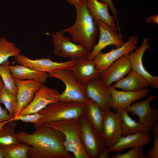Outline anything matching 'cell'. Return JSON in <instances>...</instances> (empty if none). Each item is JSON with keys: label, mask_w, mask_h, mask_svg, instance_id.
Returning a JSON list of instances; mask_svg holds the SVG:
<instances>
[{"label": "cell", "mask_w": 158, "mask_h": 158, "mask_svg": "<svg viewBox=\"0 0 158 158\" xmlns=\"http://www.w3.org/2000/svg\"><path fill=\"white\" fill-rule=\"evenodd\" d=\"M21 142L2 149L4 158H28L30 146Z\"/></svg>", "instance_id": "28"}, {"label": "cell", "mask_w": 158, "mask_h": 158, "mask_svg": "<svg viewBox=\"0 0 158 158\" xmlns=\"http://www.w3.org/2000/svg\"><path fill=\"white\" fill-rule=\"evenodd\" d=\"M10 61L8 60L0 65V75L3 81L4 87L11 92L17 95V88L14 79L9 68Z\"/></svg>", "instance_id": "29"}, {"label": "cell", "mask_w": 158, "mask_h": 158, "mask_svg": "<svg viewBox=\"0 0 158 158\" xmlns=\"http://www.w3.org/2000/svg\"><path fill=\"white\" fill-rule=\"evenodd\" d=\"M129 54L123 56L99 73V78L105 86L121 80L131 71Z\"/></svg>", "instance_id": "14"}, {"label": "cell", "mask_w": 158, "mask_h": 158, "mask_svg": "<svg viewBox=\"0 0 158 158\" xmlns=\"http://www.w3.org/2000/svg\"><path fill=\"white\" fill-rule=\"evenodd\" d=\"M112 98L111 108L114 111L126 109L135 101L145 97L150 91L146 88L136 91L119 90L111 85L107 87Z\"/></svg>", "instance_id": "18"}, {"label": "cell", "mask_w": 158, "mask_h": 158, "mask_svg": "<svg viewBox=\"0 0 158 158\" xmlns=\"http://www.w3.org/2000/svg\"><path fill=\"white\" fill-rule=\"evenodd\" d=\"M9 68L12 76L16 79L35 80L44 84L48 77L47 73L40 71L20 64L15 65L10 64Z\"/></svg>", "instance_id": "24"}, {"label": "cell", "mask_w": 158, "mask_h": 158, "mask_svg": "<svg viewBox=\"0 0 158 158\" xmlns=\"http://www.w3.org/2000/svg\"><path fill=\"white\" fill-rule=\"evenodd\" d=\"M70 70L84 85L99 77V73L93 60H88L86 57L75 59Z\"/></svg>", "instance_id": "19"}, {"label": "cell", "mask_w": 158, "mask_h": 158, "mask_svg": "<svg viewBox=\"0 0 158 158\" xmlns=\"http://www.w3.org/2000/svg\"><path fill=\"white\" fill-rule=\"evenodd\" d=\"M117 111L120 113L121 116L122 136L137 133H150L152 131V127L142 124L133 119L126 109Z\"/></svg>", "instance_id": "23"}, {"label": "cell", "mask_w": 158, "mask_h": 158, "mask_svg": "<svg viewBox=\"0 0 158 158\" xmlns=\"http://www.w3.org/2000/svg\"><path fill=\"white\" fill-rule=\"evenodd\" d=\"M79 119L52 122L45 125L63 134L65 138L64 146L75 158H89L81 142Z\"/></svg>", "instance_id": "4"}, {"label": "cell", "mask_w": 158, "mask_h": 158, "mask_svg": "<svg viewBox=\"0 0 158 158\" xmlns=\"http://www.w3.org/2000/svg\"><path fill=\"white\" fill-rule=\"evenodd\" d=\"M150 38H145L140 46L129 54L131 70L136 72L144 78L154 88H158V76H153L145 68L143 64L142 58L145 52L151 47Z\"/></svg>", "instance_id": "13"}, {"label": "cell", "mask_w": 158, "mask_h": 158, "mask_svg": "<svg viewBox=\"0 0 158 158\" xmlns=\"http://www.w3.org/2000/svg\"><path fill=\"white\" fill-rule=\"evenodd\" d=\"M154 135L158 136V123H157L153 126L152 128Z\"/></svg>", "instance_id": "38"}, {"label": "cell", "mask_w": 158, "mask_h": 158, "mask_svg": "<svg viewBox=\"0 0 158 158\" xmlns=\"http://www.w3.org/2000/svg\"><path fill=\"white\" fill-rule=\"evenodd\" d=\"M13 120L0 130V148L4 149L21 142L17 137L15 129L17 124Z\"/></svg>", "instance_id": "26"}, {"label": "cell", "mask_w": 158, "mask_h": 158, "mask_svg": "<svg viewBox=\"0 0 158 158\" xmlns=\"http://www.w3.org/2000/svg\"><path fill=\"white\" fill-rule=\"evenodd\" d=\"M73 5L76 12L75 22L62 31L69 35L73 42L84 46L90 52L96 44L97 24L87 8L86 0H78Z\"/></svg>", "instance_id": "2"}, {"label": "cell", "mask_w": 158, "mask_h": 158, "mask_svg": "<svg viewBox=\"0 0 158 158\" xmlns=\"http://www.w3.org/2000/svg\"><path fill=\"white\" fill-rule=\"evenodd\" d=\"M87 8L96 23L101 21L109 25L116 27L114 16L110 14L108 6L98 0H86Z\"/></svg>", "instance_id": "21"}, {"label": "cell", "mask_w": 158, "mask_h": 158, "mask_svg": "<svg viewBox=\"0 0 158 158\" xmlns=\"http://www.w3.org/2000/svg\"><path fill=\"white\" fill-rule=\"evenodd\" d=\"M67 2L73 5L78 0H67Z\"/></svg>", "instance_id": "41"}, {"label": "cell", "mask_w": 158, "mask_h": 158, "mask_svg": "<svg viewBox=\"0 0 158 158\" xmlns=\"http://www.w3.org/2000/svg\"><path fill=\"white\" fill-rule=\"evenodd\" d=\"M47 74L48 77L57 79L65 85L64 90L60 94L59 100L78 102L85 104L90 100L87 95L85 85L71 70L62 69Z\"/></svg>", "instance_id": "5"}, {"label": "cell", "mask_w": 158, "mask_h": 158, "mask_svg": "<svg viewBox=\"0 0 158 158\" xmlns=\"http://www.w3.org/2000/svg\"><path fill=\"white\" fill-rule=\"evenodd\" d=\"M86 107V104L82 102L59 100L47 106L38 112L42 116L34 125L78 119L85 113Z\"/></svg>", "instance_id": "3"}, {"label": "cell", "mask_w": 158, "mask_h": 158, "mask_svg": "<svg viewBox=\"0 0 158 158\" xmlns=\"http://www.w3.org/2000/svg\"><path fill=\"white\" fill-rule=\"evenodd\" d=\"M110 153L108 148L106 147L102 152L98 158H109Z\"/></svg>", "instance_id": "37"}, {"label": "cell", "mask_w": 158, "mask_h": 158, "mask_svg": "<svg viewBox=\"0 0 158 158\" xmlns=\"http://www.w3.org/2000/svg\"><path fill=\"white\" fill-rule=\"evenodd\" d=\"M60 94L56 89L44 84L36 92L31 102L20 111L18 115L39 112L47 106L59 101Z\"/></svg>", "instance_id": "12"}, {"label": "cell", "mask_w": 158, "mask_h": 158, "mask_svg": "<svg viewBox=\"0 0 158 158\" xmlns=\"http://www.w3.org/2000/svg\"><path fill=\"white\" fill-rule=\"evenodd\" d=\"M142 147H137L132 148L124 154L120 152H117L111 156L112 158H148L147 156L143 153Z\"/></svg>", "instance_id": "31"}, {"label": "cell", "mask_w": 158, "mask_h": 158, "mask_svg": "<svg viewBox=\"0 0 158 158\" xmlns=\"http://www.w3.org/2000/svg\"><path fill=\"white\" fill-rule=\"evenodd\" d=\"M100 1L107 4L108 6L109 7L113 15L115 17L117 26H119V25L118 21L117 10L112 0H100Z\"/></svg>", "instance_id": "34"}, {"label": "cell", "mask_w": 158, "mask_h": 158, "mask_svg": "<svg viewBox=\"0 0 158 158\" xmlns=\"http://www.w3.org/2000/svg\"><path fill=\"white\" fill-rule=\"evenodd\" d=\"M79 119L81 141L85 152L89 158H98L102 150L107 147L104 140L84 114Z\"/></svg>", "instance_id": "6"}, {"label": "cell", "mask_w": 158, "mask_h": 158, "mask_svg": "<svg viewBox=\"0 0 158 158\" xmlns=\"http://www.w3.org/2000/svg\"><path fill=\"white\" fill-rule=\"evenodd\" d=\"M127 76L116 82L111 86L115 88L122 90L136 91L147 88L150 86L144 78L135 71L131 70Z\"/></svg>", "instance_id": "22"}, {"label": "cell", "mask_w": 158, "mask_h": 158, "mask_svg": "<svg viewBox=\"0 0 158 158\" xmlns=\"http://www.w3.org/2000/svg\"><path fill=\"white\" fill-rule=\"evenodd\" d=\"M46 34L52 37L54 46L53 52L59 57L76 59L86 57L89 53L84 46L73 42L71 39L65 36L62 31L53 34L46 32Z\"/></svg>", "instance_id": "7"}, {"label": "cell", "mask_w": 158, "mask_h": 158, "mask_svg": "<svg viewBox=\"0 0 158 158\" xmlns=\"http://www.w3.org/2000/svg\"><path fill=\"white\" fill-rule=\"evenodd\" d=\"M96 24L99 30V38L97 43L95 44L87 56L86 58L89 60H92L98 53L109 46L114 45L117 47L125 42L116 27L111 26L100 21Z\"/></svg>", "instance_id": "9"}, {"label": "cell", "mask_w": 158, "mask_h": 158, "mask_svg": "<svg viewBox=\"0 0 158 158\" xmlns=\"http://www.w3.org/2000/svg\"><path fill=\"white\" fill-rule=\"evenodd\" d=\"M19 64L42 72L51 73L62 69L71 70L75 59L63 62L52 61L49 58L31 59L21 53L14 57Z\"/></svg>", "instance_id": "10"}, {"label": "cell", "mask_w": 158, "mask_h": 158, "mask_svg": "<svg viewBox=\"0 0 158 158\" xmlns=\"http://www.w3.org/2000/svg\"><path fill=\"white\" fill-rule=\"evenodd\" d=\"M154 140L153 147L148 152V158H158V136L154 135Z\"/></svg>", "instance_id": "33"}, {"label": "cell", "mask_w": 158, "mask_h": 158, "mask_svg": "<svg viewBox=\"0 0 158 158\" xmlns=\"http://www.w3.org/2000/svg\"><path fill=\"white\" fill-rule=\"evenodd\" d=\"M42 115L39 112L23 115H18L13 117L14 120H20L25 123L36 124L42 118Z\"/></svg>", "instance_id": "32"}, {"label": "cell", "mask_w": 158, "mask_h": 158, "mask_svg": "<svg viewBox=\"0 0 158 158\" xmlns=\"http://www.w3.org/2000/svg\"><path fill=\"white\" fill-rule=\"evenodd\" d=\"M17 102V95L4 87L0 91V103L4 105L9 115L13 117Z\"/></svg>", "instance_id": "30"}, {"label": "cell", "mask_w": 158, "mask_h": 158, "mask_svg": "<svg viewBox=\"0 0 158 158\" xmlns=\"http://www.w3.org/2000/svg\"><path fill=\"white\" fill-rule=\"evenodd\" d=\"M21 50L13 42L6 38H0V65L12 57H15L21 53Z\"/></svg>", "instance_id": "27"}, {"label": "cell", "mask_w": 158, "mask_h": 158, "mask_svg": "<svg viewBox=\"0 0 158 158\" xmlns=\"http://www.w3.org/2000/svg\"><path fill=\"white\" fill-rule=\"evenodd\" d=\"M4 87V84L0 75V91Z\"/></svg>", "instance_id": "40"}, {"label": "cell", "mask_w": 158, "mask_h": 158, "mask_svg": "<svg viewBox=\"0 0 158 158\" xmlns=\"http://www.w3.org/2000/svg\"><path fill=\"white\" fill-rule=\"evenodd\" d=\"M34 127L32 133L24 131L16 133L21 142L30 146L28 158L74 157L64 146L65 138L63 133L45 124L34 125Z\"/></svg>", "instance_id": "1"}, {"label": "cell", "mask_w": 158, "mask_h": 158, "mask_svg": "<svg viewBox=\"0 0 158 158\" xmlns=\"http://www.w3.org/2000/svg\"><path fill=\"white\" fill-rule=\"evenodd\" d=\"M12 118L8 114V111L2 109L0 104V122L9 120Z\"/></svg>", "instance_id": "35"}, {"label": "cell", "mask_w": 158, "mask_h": 158, "mask_svg": "<svg viewBox=\"0 0 158 158\" xmlns=\"http://www.w3.org/2000/svg\"><path fill=\"white\" fill-rule=\"evenodd\" d=\"M14 120L13 118L7 121H5L0 122V130L3 127V126L8 123L9 122L11 121L12 120Z\"/></svg>", "instance_id": "39"}, {"label": "cell", "mask_w": 158, "mask_h": 158, "mask_svg": "<svg viewBox=\"0 0 158 158\" xmlns=\"http://www.w3.org/2000/svg\"><path fill=\"white\" fill-rule=\"evenodd\" d=\"M138 37L134 35L129 36L127 41L121 46L113 49L105 53L101 51L92 59L99 73L107 68L112 63L123 56L128 54L137 48Z\"/></svg>", "instance_id": "8"}, {"label": "cell", "mask_w": 158, "mask_h": 158, "mask_svg": "<svg viewBox=\"0 0 158 158\" xmlns=\"http://www.w3.org/2000/svg\"><path fill=\"white\" fill-rule=\"evenodd\" d=\"M146 22L147 23H154L158 24V15H152L146 19Z\"/></svg>", "instance_id": "36"}, {"label": "cell", "mask_w": 158, "mask_h": 158, "mask_svg": "<svg viewBox=\"0 0 158 158\" xmlns=\"http://www.w3.org/2000/svg\"><path fill=\"white\" fill-rule=\"evenodd\" d=\"M85 86L88 97L97 103L104 111L111 109V94L99 77L89 81Z\"/></svg>", "instance_id": "17"}, {"label": "cell", "mask_w": 158, "mask_h": 158, "mask_svg": "<svg viewBox=\"0 0 158 158\" xmlns=\"http://www.w3.org/2000/svg\"><path fill=\"white\" fill-rule=\"evenodd\" d=\"M0 158H4L3 150L0 148Z\"/></svg>", "instance_id": "42"}, {"label": "cell", "mask_w": 158, "mask_h": 158, "mask_svg": "<svg viewBox=\"0 0 158 158\" xmlns=\"http://www.w3.org/2000/svg\"><path fill=\"white\" fill-rule=\"evenodd\" d=\"M14 80L18 90L17 104L13 117L18 115L20 111L31 102L36 92L44 84L35 80Z\"/></svg>", "instance_id": "15"}, {"label": "cell", "mask_w": 158, "mask_h": 158, "mask_svg": "<svg viewBox=\"0 0 158 158\" xmlns=\"http://www.w3.org/2000/svg\"><path fill=\"white\" fill-rule=\"evenodd\" d=\"M84 114L97 133L101 136L104 119V111L96 102L90 99L86 104Z\"/></svg>", "instance_id": "25"}, {"label": "cell", "mask_w": 158, "mask_h": 158, "mask_svg": "<svg viewBox=\"0 0 158 158\" xmlns=\"http://www.w3.org/2000/svg\"><path fill=\"white\" fill-rule=\"evenodd\" d=\"M121 121L118 111L109 109L104 111V119L101 136L107 147L110 148L122 136Z\"/></svg>", "instance_id": "11"}, {"label": "cell", "mask_w": 158, "mask_h": 158, "mask_svg": "<svg viewBox=\"0 0 158 158\" xmlns=\"http://www.w3.org/2000/svg\"><path fill=\"white\" fill-rule=\"evenodd\" d=\"M156 98L155 95H151L142 101L135 102L126 109L128 113L138 116L141 123L152 127L157 123L158 110L151 107L150 104Z\"/></svg>", "instance_id": "16"}, {"label": "cell", "mask_w": 158, "mask_h": 158, "mask_svg": "<svg viewBox=\"0 0 158 158\" xmlns=\"http://www.w3.org/2000/svg\"><path fill=\"white\" fill-rule=\"evenodd\" d=\"M151 140L150 133H137L122 136L115 145L108 149L110 153L120 152L128 148L143 147Z\"/></svg>", "instance_id": "20"}]
</instances>
